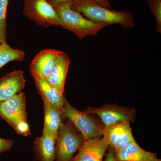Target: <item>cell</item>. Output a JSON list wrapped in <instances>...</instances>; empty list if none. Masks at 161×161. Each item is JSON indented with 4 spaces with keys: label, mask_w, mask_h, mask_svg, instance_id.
I'll list each match as a JSON object with an SVG mask.
<instances>
[{
    "label": "cell",
    "mask_w": 161,
    "mask_h": 161,
    "mask_svg": "<svg viewBox=\"0 0 161 161\" xmlns=\"http://www.w3.org/2000/svg\"><path fill=\"white\" fill-rule=\"evenodd\" d=\"M83 141L71 125L62 122L56 142V161H71L74 154L83 145Z\"/></svg>",
    "instance_id": "8992f818"
},
{
    "label": "cell",
    "mask_w": 161,
    "mask_h": 161,
    "mask_svg": "<svg viewBox=\"0 0 161 161\" xmlns=\"http://www.w3.org/2000/svg\"><path fill=\"white\" fill-rule=\"evenodd\" d=\"M117 161H159L155 153L143 150L135 142L115 150Z\"/></svg>",
    "instance_id": "7c38bea8"
},
{
    "label": "cell",
    "mask_w": 161,
    "mask_h": 161,
    "mask_svg": "<svg viewBox=\"0 0 161 161\" xmlns=\"http://www.w3.org/2000/svg\"><path fill=\"white\" fill-rule=\"evenodd\" d=\"M70 63L69 57L62 51L51 75L47 79L50 84L62 95L64 92V86Z\"/></svg>",
    "instance_id": "5bb4252c"
},
{
    "label": "cell",
    "mask_w": 161,
    "mask_h": 161,
    "mask_svg": "<svg viewBox=\"0 0 161 161\" xmlns=\"http://www.w3.org/2000/svg\"><path fill=\"white\" fill-rule=\"evenodd\" d=\"M84 112L88 114H97L105 126L110 125L121 121H130L133 118L134 115L133 111L131 110L113 106L99 108H88Z\"/></svg>",
    "instance_id": "8fae6325"
},
{
    "label": "cell",
    "mask_w": 161,
    "mask_h": 161,
    "mask_svg": "<svg viewBox=\"0 0 161 161\" xmlns=\"http://www.w3.org/2000/svg\"><path fill=\"white\" fill-rule=\"evenodd\" d=\"M31 74L43 100H46L55 109L62 112L64 104V95H61L46 79L40 78L33 73Z\"/></svg>",
    "instance_id": "4fadbf2b"
},
{
    "label": "cell",
    "mask_w": 161,
    "mask_h": 161,
    "mask_svg": "<svg viewBox=\"0 0 161 161\" xmlns=\"http://www.w3.org/2000/svg\"><path fill=\"white\" fill-rule=\"evenodd\" d=\"M9 0H0V43L7 39V11Z\"/></svg>",
    "instance_id": "ac0fdd59"
},
{
    "label": "cell",
    "mask_w": 161,
    "mask_h": 161,
    "mask_svg": "<svg viewBox=\"0 0 161 161\" xmlns=\"http://www.w3.org/2000/svg\"><path fill=\"white\" fill-rule=\"evenodd\" d=\"M25 56V52L13 48L6 42L0 43V69L11 61H23Z\"/></svg>",
    "instance_id": "e0dca14e"
},
{
    "label": "cell",
    "mask_w": 161,
    "mask_h": 161,
    "mask_svg": "<svg viewBox=\"0 0 161 161\" xmlns=\"http://www.w3.org/2000/svg\"><path fill=\"white\" fill-rule=\"evenodd\" d=\"M102 135L109 146L115 150L135 141L129 121L104 126L103 129Z\"/></svg>",
    "instance_id": "52a82bcc"
},
{
    "label": "cell",
    "mask_w": 161,
    "mask_h": 161,
    "mask_svg": "<svg viewBox=\"0 0 161 161\" xmlns=\"http://www.w3.org/2000/svg\"><path fill=\"white\" fill-rule=\"evenodd\" d=\"M149 8L155 17L157 23L156 30L161 33V0H147Z\"/></svg>",
    "instance_id": "d6986e66"
},
{
    "label": "cell",
    "mask_w": 161,
    "mask_h": 161,
    "mask_svg": "<svg viewBox=\"0 0 161 161\" xmlns=\"http://www.w3.org/2000/svg\"><path fill=\"white\" fill-rule=\"evenodd\" d=\"M161 161V160H160V161Z\"/></svg>",
    "instance_id": "603a6c76"
},
{
    "label": "cell",
    "mask_w": 161,
    "mask_h": 161,
    "mask_svg": "<svg viewBox=\"0 0 161 161\" xmlns=\"http://www.w3.org/2000/svg\"><path fill=\"white\" fill-rule=\"evenodd\" d=\"M62 115L68 118L80 132L84 141L99 138L102 135V126L90 114L78 111L64 98Z\"/></svg>",
    "instance_id": "5b68a950"
},
{
    "label": "cell",
    "mask_w": 161,
    "mask_h": 161,
    "mask_svg": "<svg viewBox=\"0 0 161 161\" xmlns=\"http://www.w3.org/2000/svg\"><path fill=\"white\" fill-rule=\"evenodd\" d=\"M44 109V126L43 134L58 138L60 124L62 122V111L55 109L46 100H43Z\"/></svg>",
    "instance_id": "2e32d148"
},
{
    "label": "cell",
    "mask_w": 161,
    "mask_h": 161,
    "mask_svg": "<svg viewBox=\"0 0 161 161\" xmlns=\"http://www.w3.org/2000/svg\"><path fill=\"white\" fill-rule=\"evenodd\" d=\"M71 3L72 9L94 23L107 26L119 24L125 29L132 28L134 26L135 20L129 12L108 9L94 0H75Z\"/></svg>",
    "instance_id": "6da1fadb"
},
{
    "label": "cell",
    "mask_w": 161,
    "mask_h": 161,
    "mask_svg": "<svg viewBox=\"0 0 161 161\" xmlns=\"http://www.w3.org/2000/svg\"><path fill=\"white\" fill-rule=\"evenodd\" d=\"M24 72L16 70L0 78V103L22 92L25 86Z\"/></svg>",
    "instance_id": "9c48e42d"
},
{
    "label": "cell",
    "mask_w": 161,
    "mask_h": 161,
    "mask_svg": "<svg viewBox=\"0 0 161 161\" xmlns=\"http://www.w3.org/2000/svg\"><path fill=\"white\" fill-rule=\"evenodd\" d=\"M23 13L38 26L44 28L62 26L56 10L47 0H23Z\"/></svg>",
    "instance_id": "277c9868"
},
{
    "label": "cell",
    "mask_w": 161,
    "mask_h": 161,
    "mask_svg": "<svg viewBox=\"0 0 161 161\" xmlns=\"http://www.w3.org/2000/svg\"><path fill=\"white\" fill-rule=\"evenodd\" d=\"M57 139L42 135L36 139L34 144V152L39 161H54L56 158Z\"/></svg>",
    "instance_id": "9a60e30c"
},
{
    "label": "cell",
    "mask_w": 161,
    "mask_h": 161,
    "mask_svg": "<svg viewBox=\"0 0 161 161\" xmlns=\"http://www.w3.org/2000/svg\"><path fill=\"white\" fill-rule=\"evenodd\" d=\"M71 5V1H69L59 3L53 8L61 20V27L74 33L79 40L88 36H97L107 26L87 19L80 13L72 9Z\"/></svg>",
    "instance_id": "7a4b0ae2"
},
{
    "label": "cell",
    "mask_w": 161,
    "mask_h": 161,
    "mask_svg": "<svg viewBox=\"0 0 161 161\" xmlns=\"http://www.w3.org/2000/svg\"><path fill=\"white\" fill-rule=\"evenodd\" d=\"M26 95L21 92L12 98L0 103V116L18 134L28 136L31 131L27 122Z\"/></svg>",
    "instance_id": "3957f363"
},
{
    "label": "cell",
    "mask_w": 161,
    "mask_h": 161,
    "mask_svg": "<svg viewBox=\"0 0 161 161\" xmlns=\"http://www.w3.org/2000/svg\"><path fill=\"white\" fill-rule=\"evenodd\" d=\"M61 51L47 49L40 52L35 56L30 64V73L44 79L51 75Z\"/></svg>",
    "instance_id": "ba28073f"
},
{
    "label": "cell",
    "mask_w": 161,
    "mask_h": 161,
    "mask_svg": "<svg viewBox=\"0 0 161 161\" xmlns=\"http://www.w3.org/2000/svg\"><path fill=\"white\" fill-rule=\"evenodd\" d=\"M109 145L103 138L85 141L77 155L71 161H102Z\"/></svg>",
    "instance_id": "30bf717a"
},
{
    "label": "cell",
    "mask_w": 161,
    "mask_h": 161,
    "mask_svg": "<svg viewBox=\"0 0 161 161\" xmlns=\"http://www.w3.org/2000/svg\"><path fill=\"white\" fill-rule=\"evenodd\" d=\"M14 142L12 140L0 138V153L9 151L13 147Z\"/></svg>",
    "instance_id": "44dd1931"
},
{
    "label": "cell",
    "mask_w": 161,
    "mask_h": 161,
    "mask_svg": "<svg viewBox=\"0 0 161 161\" xmlns=\"http://www.w3.org/2000/svg\"><path fill=\"white\" fill-rule=\"evenodd\" d=\"M48 3L53 7L59 3L69 1H75V0H47ZM97 2L101 6H103L108 9H112L111 5L109 0H94Z\"/></svg>",
    "instance_id": "ffe728a7"
},
{
    "label": "cell",
    "mask_w": 161,
    "mask_h": 161,
    "mask_svg": "<svg viewBox=\"0 0 161 161\" xmlns=\"http://www.w3.org/2000/svg\"><path fill=\"white\" fill-rule=\"evenodd\" d=\"M105 161H117L115 156V151L112 147H110L106 156Z\"/></svg>",
    "instance_id": "7402d4cb"
}]
</instances>
